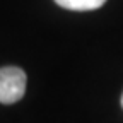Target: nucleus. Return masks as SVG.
Listing matches in <instances>:
<instances>
[{
  "mask_svg": "<svg viewBox=\"0 0 123 123\" xmlns=\"http://www.w3.org/2000/svg\"><path fill=\"white\" fill-rule=\"evenodd\" d=\"M55 2L68 10H94L103 7L106 0H55Z\"/></svg>",
  "mask_w": 123,
  "mask_h": 123,
  "instance_id": "f03ea898",
  "label": "nucleus"
},
{
  "mask_svg": "<svg viewBox=\"0 0 123 123\" xmlns=\"http://www.w3.org/2000/svg\"><path fill=\"white\" fill-rule=\"evenodd\" d=\"M121 108H123V94H121Z\"/></svg>",
  "mask_w": 123,
  "mask_h": 123,
  "instance_id": "7ed1b4c3",
  "label": "nucleus"
},
{
  "mask_svg": "<svg viewBox=\"0 0 123 123\" xmlns=\"http://www.w3.org/2000/svg\"><path fill=\"white\" fill-rule=\"evenodd\" d=\"M27 77L19 67H2L0 68V103L14 104L22 99L26 92Z\"/></svg>",
  "mask_w": 123,
  "mask_h": 123,
  "instance_id": "f257e3e1",
  "label": "nucleus"
}]
</instances>
